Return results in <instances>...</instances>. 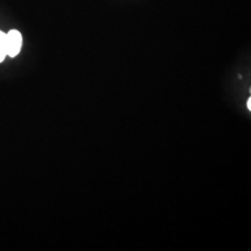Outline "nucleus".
I'll return each instance as SVG.
<instances>
[{"instance_id":"7ed1b4c3","label":"nucleus","mask_w":251,"mask_h":251,"mask_svg":"<svg viewBox=\"0 0 251 251\" xmlns=\"http://www.w3.org/2000/svg\"><path fill=\"white\" fill-rule=\"evenodd\" d=\"M248 109H251V99L248 100Z\"/></svg>"},{"instance_id":"f03ea898","label":"nucleus","mask_w":251,"mask_h":251,"mask_svg":"<svg viewBox=\"0 0 251 251\" xmlns=\"http://www.w3.org/2000/svg\"><path fill=\"white\" fill-rule=\"evenodd\" d=\"M6 56V34L0 30V62L4 61Z\"/></svg>"},{"instance_id":"f257e3e1","label":"nucleus","mask_w":251,"mask_h":251,"mask_svg":"<svg viewBox=\"0 0 251 251\" xmlns=\"http://www.w3.org/2000/svg\"><path fill=\"white\" fill-rule=\"evenodd\" d=\"M23 46V36L18 30H11L6 34V54L15 57Z\"/></svg>"}]
</instances>
